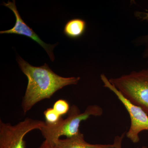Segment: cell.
I'll list each match as a JSON object with an SVG mask.
<instances>
[{
  "label": "cell",
  "mask_w": 148,
  "mask_h": 148,
  "mask_svg": "<svg viewBox=\"0 0 148 148\" xmlns=\"http://www.w3.org/2000/svg\"><path fill=\"white\" fill-rule=\"evenodd\" d=\"M16 60L21 71L28 79L27 89L21 103L24 114L37 103L49 99L56 91L65 86L77 84L80 79V77L60 76L46 64L36 67L30 65L20 56Z\"/></svg>",
  "instance_id": "6da1fadb"
},
{
  "label": "cell",
  "mask_w": 148,
  "mask_h": 148,
  "mask_svg": "<svg viewBox=\"0 0 148 148\" xmlns=\"http://www.w3.org/2000/svg\"><path fill=\"white\" fill-rule=\"evenodd\" d=\"M103 110L98 105L88 106L84 112H81L79 109L76 105L70 107L68 116L65 119L61 117L56 123L49 124L46 122L44 127L40 130L45 140L53 145L54 142L62 136L71 138L77 135L79 131L81 123L86 120L91 116H101Z\"/></svg>",
  "instance_id": "7a4b0ae2"
},
{
  "label": "cell",
  "mask_w": 148,
  "mask_h": 148,
  "mask_svg": "<svg viewBox=\"0 0 148 148\" xmlns=\"http://www.w3.org/2000/svg\"><path fill=\"white\" fill-rule=\"evenodd\" d=\"M109 80L125 97L148 115V68Z\"/></svg>",
  "instance_id": "3957f363"
},
{
  "label": "cell",
  "mask_w": 148,
  "mask_h": 148,
  "mask_svg": "<svg viewBox=\"0 0 148 148\" xmlns=\"http://www.w3.org/2000/svg\"><path fill=\"white\" fill-rule=\"evenodd\" d=\"M45 124V122L30 118L15 125L0 121V148H26V135L34 130H40Z\"/></svg>",
  "instance_id": "277c9868"
},
{
  "label": "cell",
  "mask_w": 148,
  "mask_h": 148,
  "mask_svg": "<svg viewBox=\"0 0 148 148\" xmlns=\"http://www.w3.org/2000/svg\"><path fill=\"white\" fill-rule=\"evenodd\" d=\"M101 78L104 87L113 92L127 110L131 123L129 130L126 133V136L132 143H138L140 141L139 135L140 132L145 130L148 131V115L140 107L134 105L125 97L121 92L110 82L104 74H101Z\"/></svg>",
  "instance_id": "5b68a950"
},
{
  "label": "cell",
  "mask_w": 148,
  "mask_h": 148,
  "mask_svg": "<svg viewBox=\"0 0 148 148\" xmlns=\"http://www.w3.org/2000/svg\"><path fill=\"white\" fill-rule=\"evenodd\" d=\"M3 5L13 12L16 18V22L14 26L12 29L6 31H1V34H14L28 37L40 45L45 50L49 56L52 61H54V56L53 49L57 44L55 45L47 44L41 40L39 36L35 33L34 31L30 28L23 20L19 14L16 4L15 1L12 2L9 1L7 3L3 2Z\"/></svg>",
  "instance_id": "8992f818"
},
{
  "label": "cell",
  "mask_w": 148,
  "mask_h": 148,
  "mask_svg": "<svg viewBox=\"0 0 148 148\" xmlns=\"http://www.w3.org/2000/svg\"><path fill=\"white\" fill-rule=\"evenodd\" d=\"M53 148H116L113 145L91 144L84 140V136L80 132L77 135L66 139H58L52 145Z\"/></svg>",
  "instance_id": "52a82bcc"
},
{
  "label": "cell",
  "mask_w": 148,
  "mask_h": 148,
  "mask_svg": "<svg viewBox=\"0 0 148 148\" xmlns=\"http://www.w3.org/2000/svg\"><path fill=\"white\" fill-rule=\"evenodd\" d=\"M86 29L85 21L80 18H74L66 22L64 29L65 36L75 39L82 36Z\"/></svg>",
  "instance_id": "ba28073f"
},
{
  "label": "cell",
  "mask_w": 148,
  "mask_h": 148,
  "mask_svg": "<svg viewBox=\"0 0 148 148\" xmlns=\"http://www.w3.org/2000/svg\"><path fill=\"white\" fill-rule=\"evenodd\" d=\"M53 108L60 116L68 114L70 109L69 103L63 99H60L53 104Z\"/></svg>",
  "instance_id": "9c48e42d"
},
{
  "label": "cell",
  "mask_w": 148,
  "mask_h": 148,
  "mask_svg": "<svg viewBox=\"0 0 148 148\" xmlns=\"http://www.w3.org/2000/svg\"><path fill=\"white\" fill-rule=\"evenodd\" d=\"M46 122L49 124H54L59 121L61 117L53 108H49L44 112Z\"/></svg>",
  "instance_id": "30bf717a"
},
{
  "label": "cell",
  "mask_w": 148,
  "mask_h": 148,
  "mask_svg": "<svg viewBox=\"0 0 148 148\" xmlns=\"http://www.w3.org/2000/svg\"><path fill=\"white\" fill-rule=\"evenodd\" d=\"M134 42L135 44L137 46L144 47L143 57L148 61V33L147 34L138 37Z\"/></svg>",
  "instance_id": "8fae6325"
},
{
  "label": "cell",
  "mask_w": 148,
  "mask_h": 148,
  "mask_svg": "<svg viewBox=\"0 0 148 148\" xmlns=\"http://www.w3.org/2000/svg\"><path fill=\"white\" fill-rule=\"evenodd\" d=\"M125 134V132L122 134L121 136H117L115 137L114 140V144L116 147V148H121V143L123 139ZM142 148H148L146 147H143Z\"/></svg>",
  "instance_id": "7c38bea8"
},
{
  "label": "cell",
  "mask_w": 148,
  "mask_h": 148,
  "mask_svg": "<svg viewBox=\"0 0 148 148\" xmlns=\"http://www.w3.org/2000/svg\"><path fill=\"white\" fill-rule=\"evenodd\" d=\"M136 16L143 20H148V12H137Z\"/></svg>",
  "instance_id": "4fadbf2b"
},
{
  "label": "cell",
  "mask_w": 148,
  "mask_h": 148,
  "mask_svg": "<svg viewBox=\"0 0 148 148\" xmlns=\"http://www.w3.org/2000/svg\"><path fill=\"white\" fill-rule=\"evenodd\" d=\"M37 148H53V146L48 141L45 140Z\"/></svg>",
  "instance_id": "5bb4252c"
},
{
  "label": "cell",
  "mask_w": 148,
  "mask_h": 148,
  "mask_svg": "<svg viewBox=\"0 0 148 148\" xmlns=\"http://www.w3.org/2000/svg\"></svg>",
  "instance_id": "9a60e30c"
}]
</instances>
